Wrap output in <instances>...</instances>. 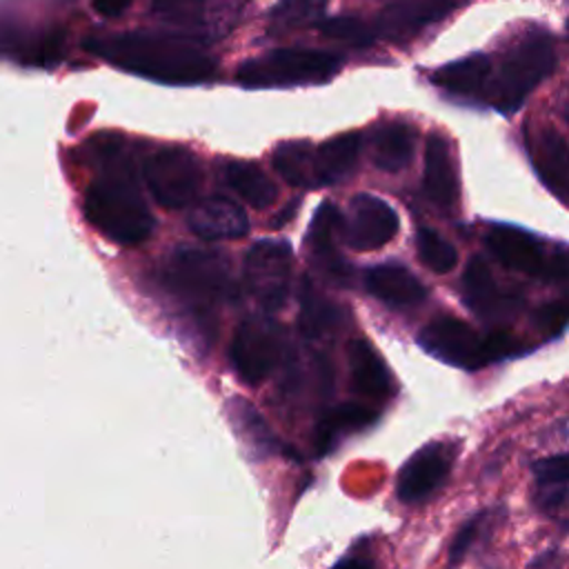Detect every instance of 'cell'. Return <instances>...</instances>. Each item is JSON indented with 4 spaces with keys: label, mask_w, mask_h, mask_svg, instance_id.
<instances>
[{
    "label": "cell",
    "mask_w": 569,
    "mask_h": 569,
    "mask_svg": "<svg viewBox=\"0 0 569 569\" xmlns=\"http://www.w3.org/2000/svg\"><path fill=\"white\" fill-rule=\"evenodd\" d=\"M84 49L127 73L162 84H200L216 73V60L200 40L182 33H96L84 40Z\"/></svg>",
    "instance_id": "cell-1"
},
{
    "label": "cell",
    "mask_w": 569,
    "mask_h": 569,
    "mask_svg": "<svg viewBox=\"0 0 569 569\" xmlns=\"http://www.w3.org/2000/svg\"><path fill=\"white\" fill-rule=\"evenodd\" d=\"M84 216L91 227L122 247L144 242L156 227L140 184L124 169H109L89 184Z\"/></svg>",
    "instance_id": "cell-2"
},
{
    "label": "cell",
    "mask_w": 569,
    "mask_h": 569,
    "mask_svg": "<svg viewBox=\"0 0 569 569\" xmlns=\"http://www.w3.org/2000/svg\"><path fill=\"white\" fill-rule=\"evenodd\" d=\"M342 60L320 49H273L240 64L236 78L247 89L320 84L333 78Z\"/></svg>",
    "instance_id": "cell-3"
},
{
    "label": "cell",
    "mask_w": 569,
    "mask_h": 569,
    "mask_svg": "<svg viewBox=\"0 0 569 569\" xmlns=\"http://www.w3.org/2000/svg\"><path fill=\"white\" fill-rule=\"evenodd\" d=\"M164 280L171 291L196 305H216L233 293L227 256L193 244L176 247L167 260Z\"/></svg>",
    "instance_id": "cell-4"
},
{
    "label": "cell",
    "mask_w": 569,
    "mask_h": 569,
    "mask_svg": "<svg viewBox=\"0 0 569 569\" xmlns=\"http://www.w3.org/2000/svg\"><path fill=\"white\" fill-rule=\"evenodd\" d=\"M556 53L547 36H529L518 42L502 60L489 98L500 113H513L520 109L525 98L553 71Z\"/></svg>",
    "instance_id": "cell-5"
},
{
    "label": "cell",
    "mask_w": 569,
    "mask_h": 569,
    "mask_svg": "<svg viewBox=\"0 0 569 569\" xmlns=\"http://www.w3.org/2000/svg\"><path fill=\"white\" fill-rule=\"evenodd\" d=\"M487 247L502 267L531 278L565 280L569 276V251L547 249L538 236L525 229L496 224L487 233Z\"/></svg>",
    "instance_id": "cell-6"
},
{
    "label": "cell",
    "mask_w": 569,
    "mask_h": 569,
    "mask_svg": "<svg viewBox=\"0 0 569 569\" xmlns=\"http://www.w3.org/2000/svg\"><path fill=\"white\" fill-rule=\"evenodd\" d=\"M144 184L160 207L184 209L202 187L200 160L184 147H160L144 160Z\"/></svg>",
    "instance_id": "cell-7"
},
{
    "label": "cell",
    "mask_w": 569,
    "mask_h": 569,
    "mask_svg": "<svg viewBox=\"0 0 569 569\" xmlns=\"http://www.w3.org/2000/svg\"><path fill=\"white\" fill-rule=\"evenodd\" d=\"M282 353V331L267 316H247L231 340V365L240 380L260 385L276 369Z\"/></svg>",
    "instance_id": "cell-8"
},
{
    "label": "cell",
    "mask_w": 569,
    "mask_h": 569,
    "mask_svg": "<svg viewBox=\"0 0 569 569\" xmlns=\"http://www.w3.org/2000/svg\"><path fill=\"white\" fill-rule=\"evenodd\" d=\"M242 278L247 291L267 309H280L291 284V249L284 240H258L244 256Z\"/></svg>",
    "instance_id": "cell-9"
},
{
    "label": "cell",
    "mask_w": 569,
    "mask_h": 569,
    "mask_svg": "<svg viewBox=\"0 0 569 569\" xmlns=\"http://www.w3.org/2000/svg\"><path fill=\"white\" fill-rule=\"evenodd\" d=\"M418 342L433 358L460 369H480L493 362L489 338L451 316H440L425 325L418 333Z\"/></svg>",
    "instance_id": "cell-10"
},
{
    "label": "cell",
    "mask_w": 569,
    "mask_h": 569,
    "mask_svg": "<svg viewBox=\"0 0 569 569\" xmlns=\"http://www.w3.org/2000/svg\"><path fill=\"white\" fill-rule=\"evenodd\" d=\"M151 9L164 24L196 40L220 38L240 18V0H151Z\"/></svg>",
    "instance_id": "cell-11"
},
{
    "label": "cell",
    "mask_w": 569,
    "mask_h": 569,
    "mask_svg": "<svg viewBox=\"0 0 569 569\" xmlns=\"http://www.w3.org/2000/svg\"><path fill=\"white\" fill-rule=\"evenodd\" d=\"M398 233L396 211L371 193H358L342 218V240L353 251H373L385 247Z\"/></svg>",
    "instance_id": "cell-12"
},
{
    "label": "cell",
    "mask_w": 569,
    "mask_h": 569,
    "mask_svg": "<svg viewBox=\"0 0 569 569\" xmlns=\"http://www.w3.org/2000/svg\"><path fill=\"white\" fill-rule=\"evenodd\" d=\"M453 458L451 442H429L418 449L398 473V498L409 505L429 498L447 480Z\"/></svg>",
    "instance_id": "cell-13"
},
{
    "label": "cell",
    "mask_w": 569,
    "mask_h": 569,
    "mask_svg": "<svg viewBox=\"0 0 569 569\" xmlns=\"http://www.w3.org/2000/svg\"><path fill=\"white\" fill-rule=\"evenodd\" d=\"M187 222L202 240H229L249 231V218L242 207L224 196H209L200 200L191 209Z\"/></svg>",
    "instance_id": "cell-14"
},
{
    "label": "cell",
    "mask_w": 569,
    "mask_h": 569,
    "mask_svg": "<svg viewBox=\"0 0 569 569\" xmlns=\"http://www.w3.org/2000/svg\"><path fill=\"white\" fill-rule=\"evenodd\" d=\"M425 193L442 211L458 202V178L449 142L440 133H429L425 142Z\"/></svg>",
    "instance_id": "cell-15"
},
{
    "label": "cell",
    "mask_w": 569,
    "mask_h": 569,
    "mask_svg": "<svg viewBox=\"0 0 569 569\" xmlns=\"http://www.w3.org/2000/svg\"><path fill=\"white\" fill-rule=\"evenodd\" d=\"M367 291L389 307H411L427 298L425 284L398 262L373 264L365 271Z\"/></svg>",
    "instance_id": "cell-16"
},
{
    "label": "cell",
    "mask_w": 569,
    "mask_h": 569,
    "mask_svg": "<svg viewBox=\"0 0 569 569\" xmlns=\"http://www.w3.org/2000/svg\"><path fill=\"white\" fill-rule=\"evenodd\" d=\"M342 236V213L336 204H320L316 209V216L309 224V240H311V251L320 269L333 278L345 282L349 276V269L345 260L338 253V238Z\"/></svg>",
    "instance_id": "cell-17"
},
{
    "label": "cell",
    "mask_w": 569,
    "mask_h": 569,
    "mask_svg": "<svg viewBox=\"0 0 569 569\" xmlns=\"http://www.w3.org/2000/svg\"><path fill=\"white\" fill-rule=\"evenodd\" d=\"M533 164L545 187L569 207V144L553 127H545L536 136Z\"/></svg>",
    "instance_id": "cell-18"
},
{
    "label": "cell",
    "mask_w": 569,
    "mask_h": 569,
    "mask_svg": "<svg viewBox=\"0 0 569 569\" xmlns=\"http://www.w3.org/2000/svg\"><path fill=\"white\" fill-rule=\"evenodd\" d=\"M347 362L356 393L371 400H382L391 393V376L369 340L353 338L347 345Z\"/></svg>",
    "instance_id": "cell-19"
},
{
    "label": "cell",
    "mask_w": 569,
    "mask_h": 569,
    "mask_svg": "<svg viewBox=\"0 0 569 569\" xmlns=\"http://www.w3.org/2000/svg\"><path fill=\"white\" fill-rule=\"evenodd\" d=\"M456 0H402L387 7L378 18V36L398 40L418 31L420 27L442 18L453 9Z\"/></svg>",
    "instance_id": "cell-20"
},
{
    "label": "cell",
    "mask_w": 569,
    "mask_h": 569,
    "mask_svg": "<svg viewBox=\"0 0 569 569\" xmlns=\"http://www.w3.org/2000/svg\"><path fill=\"white\" fill-rule=\"evenodd\" d=\"M462 298H465L467 307L482 318L500 316L511 307L509 296H505L498 289V284L491 276V269L482 256H473L465 267Z\"/></svg>",
    "instance_id": "cell-21"
},
{
    "label": "cell",
    "mask_w": 569,
    "mask_h": 569,
    "mask_svg": "<svg viewBox=\"0 0 569 569\" xmlns=\"http://www.w3.org/2000/svg\"><path fill=\"white\" fill-rule=\"evenodd\" d=\"M373 164L382 171L405 169L416 151V131L407 122H382L369 138Z\"/></svg>",
    "instance_id": "cell-22"
},
{
    "label": "cell",
    "mask_w": 569,
    "mask_h": 569,
    "mask_svg": "<svg viewBox=\"0 0 569 569\" xmlns=\"http://www.w3.org/2000/svg\"><path fill=\"white\" fill-rule=\"evenodd\" d=\"M376 420V411L360 402H345L333 409H327L313 431V447L318 453H327L345 433L365 429Z\"/></svg>",
    "instance_id": "cell-23"
},
{
    "label": "cell",
    "mask_w": 569,
    "mask_h": 569,
    "mask_svg": "<svg viewBox=\"0 0 569 569\" xmlns=\"http://www.w3.org/2000/svg\"><path fill=\"white\" fill-rule=\"evenodd\" d=\"M222 178L227 187L253 209H267L276 202V196H278L276 182L253 162L229 160L222 169Z\"/></svg>",
    "instance_id": "cell-24"
},
{
    "label": "cell",
    "mask_w": 569,
    "mask_h": 569,
    "mask_svg": "<svg viewBox=\"0 0 569 569\" xmlns=\"http://www.w3.org/2000/svg\"><path fill=\"white\" fill-rule=\"evenodd\" d=\"M360 133L349 131L322 142L316 149V173L318 184H333L349 176L358 162Z\"/></svg>",
    "instance_id": "cell-25"
},
{
    "label": "cell",
    "mask_w": 569,
    "mask_h": 569,
    "mask_svg": "<svg viewBox=\"0 0 569 569\" xmlns=\"http://www.w3.org/2000/svg\"><path fill=\"white\" fill-rule=\"evenodd\" d=\"M489 73H491V60L485 53H471L467 58H460L456 62H449L436 69L431 80L433 84L451 93L469 96V93H476L487 82Z\"/></svg>",
    "instance_id": "cell-26"
},
{
    "label": "cell",
    "mask_w": 569,
    "mask_h": 569,
    "mask_svg": "<svg viewBox=\"0 0 569 569\" xmlns=\"http://www.w3.org/2000/svg\"><path fill=\"white\" fill-rule=\"evenodd\" d=\"M227 409L238 438L256 458H264L276 451V438L262 416L253 409V405L242 398H233Z\"/></svg>",
    "instance_id": "cell-27"
},
{
    "label": "cell",
    "mask_w": 569,
    "mask_h": 569,
    "mask_svg": "<svg viewBox=\"0 0 569 569\" xmlns=\"http://www.w3.org/2000/svg\"><path fill=\"white\" fill-rule=\"evenodd\" d=\"M273 167L293 187H320L316 173V149L305 142H282L273 151Z\"/></svg>",
    "instance_id": "cell-28"
},
{
    "label": "cell",
    "mask_w": 569,
    "mask_h": 569,
    "mask_svg": "<svg viewBox=\"0 0 569 569\" xmlns=\"http://www.w3.org/2000/svg\"><path fill=\"white\" fill-rule=\"evenodd\" d=\"M340 325V309L329 302L311 282L309 278L302 280L300 287V313L298 327L305 338H320L327 331Z\"/></svg>",
    "instance_id": "cell-29"
},
{
    "label": "cell",
    "mask_w": 569,
    "mask_h": 569,
    "mask_svg": "<svg viewBox=\"0 0 569 569\" xmlns=\"http://www.w3.org/2000/svg\"><path fill=\"white\" fill-rule=\"evenodd\" d=\"M416 247L422 264L436 273H447L458 262L456 247L447 238H442L436 229L422 227L416 236Z\"/></svg>",
    "instance_id": "cell-30"
},
{
    "label": "cell",
    "mask_w": 569,
    "mask_h": 569,
    "mask_svg": "<svg viewBox=\"0 0 569 569\" xmlns=\"http://www.w3.org/2000/svg\"><path fill=\"white\" fill-rule=\"evenodd\" d=\"M500 520V511H482L473 518H469L456 533V540L451 542V562H460L471 547H476L480 540L491 533L496 522Z\"/></svg>",
    "instance_id": "cell-31"
},
{
    "label": "cell",
    "mask_w": 569,
    "mask_h": 569,
    "mask_svg": "<svg viewBox=\"0 0 569 569\" xmlns=\"http://www.w3.org/2000/svg\"><path fill=\"white\" fill-rule=\"evenodd\" d=\"M318 29L322 36H327L331 40L347 42L351 47H369L376 38V33L362 20L351 18V16L325 18L318 22Z\"/></svg>",
    "instance_id": "cell-32"
},
{
    "label": "cell",
    "mask_w": 569,
    "mask_h": 569,
    "mask_svg": "<svg viewBox=\"0 0 569 569\" xmlns=\"http://www.w3.org/2000/svg\"><path fill=\"white\" fill-rule=\"evenodd\" d=\"M327 0H278L271 9V20L278 27H298L316 22L325 13Z\"/></svg>",
    "instance_id": "cell-33"
},
{
    "label": "cell",
    "mask_w": 569,
    "mask_h": 569,
    "mask_svg": "<svg viewBox=\"0 0 569 569\" xmlns=\"http://www.w3.org/2000/svg\"><path fill=\"white\" fill-rule=\"evenodd\" d=\"M533 473L540 485H562L569 482V451L556 453L549 458H540L533 465Z\"/></svg>",
    "instance_id": "cell-34"
},
{
    "label": "cell",
    "mask_w": 569,
    "mask_h": 569,
    "mask_svg": "<svg viewBox=\"0 0 569 569\" xmlns=\"http://www.w3.org/2000/svg\"><path fill=\"white\" fill-rule=\"evenodd\" d=\"M567 322H569V302L565 300H553L540 307L536 313V325L545 336H556L567 327Z\"/></svg>",
    "instance_id": "cell-35"
},
{
    "label": "cell",
    "mask_w": 569,
    "mask_h": 569,
    "mask_svg": "<svg viewBox=\"0 0 569 569\" xmlns=\"http://www.w3.org/2000/svg\"><path fill=\"white\" fill-rule=\"evenodd\" d=\"M133 0H91L93 9L104 16V18H118L120 13H124L129 9Z\"/></svg>",
    "instance_id": "cell-36"
},
{
    "label": "cell",
    "mask_w": 569,
    "mask_h": 569,
    "mask_svg": "<svg viewBox=\"0 0 569 569\" xmlns=\"http://www.w3.org/2000/svg\"><path fill=\"white\" fill-rule=\"evenodd\" d=\"M338 565H347V567H353V565H358V567H371V560H365V558H342V560H338Z\"/></svg>",
    "instance_id": "cell-37"
},
{
    "label": "cell",
    "mask_w": 569,
    "mask_h": 569,
    "mask_svg": "<svg viewBox=\"0 0 569 569\" xmlns=\"http://www.w3.org/2000/svg\"><path fill=\"white\" fill-rule=\"evenodd\" d=\"M565 118H567V124H569V102L565 104Z\"/></svg>",
    "instance_id": "cell-38"
}]
</instances>
